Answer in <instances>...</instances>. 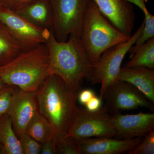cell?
Listing matches in <instances>:
<instances>
[{
    "label": "cell",
    "instance_id": "1",
    "mask_svg": "<svg viewBox=\"0 0 154 154\" xmlns=\"http://www.w3.org/2000/svg\"><path fill=\"white\" fill-rule=\"evenodd\" d=\"M79 91L58 76L48 75L36 92L38 113L52 126L57 139L65 137L68 132L76 113Z\"/></svg>",
    "mask_w": 154,
    "mask_h": 154
},
{
    "label": "cell",
    "instance_id": "2",
    "mask_svg": "<svg viewBox=\"0 0 154 154\" xmlns=\"http://www.w3.org/2000/svg\"><path fill=\"white\" fill-rule=\"evenodd\" d=\"M45 44L49 53L48 75L58 76L69 87L79 91L82 81H90L92 65L80 36L72 34L66 41L60 42L52 31Z\"/></svg>",
    "mask_w": 154,
    "mask_h": 154
},
{
    "label": "cell",
    "instance_id": "3",
    "mask_svg": "<svg viewBox=\"0 0 154 154\" xmlns=\"http://www.w3.org/2000/svg\"><path fill=\"white\" fill-rule=\"evenodd\" d=\"M49 53L45 44L23 51L0 66V79L7 85L36 92L48 75Z\"/></svg>",
    "mask_w": 154,
    "mask_h": 154
},
{
    "label": "cell",
    "instance_id": "4",
    "mask_svg": "<svg viewBox=\"0 0 154 154\" xmlns=\"http://www.w3.org/2000/svg\"><path fill=\"white\" fill-rule=\"evenodd\" d=\"M80 38L92 64L97 63L104 51L127 41L131 36L122 33L112 25L91 0L83 18Z\"/></svg>",
    "mask_w": 154,
    "mask_h": 154
},
{
    "label": "cell",
    "instance_id": "5",
    "mask_svg": "<svg viewBox=\"0 0 154 154\" xmlns=\"http://www.w3.org/2000/svg\"><path fill=\"white\" fill-rule=\"evenodd\" d=\"M144 20L133 35L127 41L110 47L102 53L99 60L92 65L91 81L92 85L100 84L99 97L102 99L107 88L117 81L122 63L126 54L141 35Z\"/></svg>",
    "mask_w": 154,
    "mask_h": 154
},
{
    "label": "cell",
    "instance_id": "6",
    "mask_svg": "<svg viewBox=\"0 0 154 154\" xmlns=\"http://www.w3.org/2000/svg\"><path fill=\"white\" fill-rule=\"evenodd\" d=\"M53 12L54 34L58 41L80 35L83 18L91 0H49Z\"/></svg>",
    "mask_w": 154,
    "mask_h": 154
},
{
    "label": "cell",
    "instance_id": "7",
    "mask_svg": "<svg viewBox=\"0 0 154 154\" xmlns=\"http://www.w3.org/2000/svg\"><path fill=\"white\" fill-rule=\"evenodd\" d=\"M111 115L105 107L90 111L78 106L74 119L65 137L75 140L91 137H114Z\"/></svg>",
    "mask_w": 154,
    "mask_h": 154
},
{
    "label": "cell",
    "instance_id": "8",
    "mask_svg": "<svg viewBox=\"0 0 154 154\" xmlns=\"http://www.w3.org/2000/svg\"><path fill=\"white\" fill-rule=\"evenodd\" d=\"M105 100L104 107L111 115L120 111L144 107L154 111V106L140 91L131 84L117 80L108 87L102 99Z\"/></svg>",
    "mask_w": 154,
    "mask_h": 154
},
{
    "label": "cell",
    "instance_id": "9",
    "mask_svg": "<svg viewBox=\"0 0 154 154\" xmlns=\"http://www.w3.org/2000/svg\"><path fill=\"white\" fill-rule=\"evenodd\" d=\"M0 21L8 28L24 51L45 44L53 31L34 25L15 11L1 5Z\"/></svg>",
    "mask_w": 154,
    "mask_h": 154
},
{
    "label": "cell",
    "instance_id": "10",
    "mask_svg": "<svg viewBox=\"0 0 154 154\" xmlns=\"http://www.w3.org/2000/svg\"><path fill=\"white\" fill-rule=\"evenodd\" d=\"M115 138L130 139L145 136L154 128V113H117L111 116Z\"/></svg>",
    "mask_w": 154,
    "mask_h": 154
},
{
    "label": "cell",
    "instance_id": "11",
    "mask_svg": "<svg viewBox=\"0 0 154 154\" xmlns=\"http://www.w3.org/2000/svg\"><path fill=\"white\" fill-rule=\"evenodd\" d=\"M38 111L36 92L17 88L7 113L17 136L25 132L29 122Z\"/></svg>",
    "mask_w": 154,
    "mask_h": 154
},
{
    "label": "cell",
    "instance_id": "12",
    "mask_svg": "<svg viewBox=\"0 0 154 154\" xmlns=\"http://www.w3.org/2000/svg\"><path fill=\"white\" fill-rule=\"evenodd\" d=\"M99 11L122 33L131 36L135 19L133 6L125 0H92Z\"/></svg>",
    "mask_w": 154,
    "mask_h": 154
},
{
    "label": "cell",
    "instance_id": "13",
    "mask_svg": "<svg viewBox=\"0 0 154 154\" xmlns=\"http://www.w3.org/2000/svg\"><path fill=\"white\" fill-rule=\"evenodd\" d=\"M81 154H119L129 152L141 141L140 137L119 139L113 137H91L77 140Z\"/></svg>",
    "mask_w": 154,
    "mask_h": 154
},
{
    "label": "cell",
    "instance_id": "14",
    "mask_svg": "<svg viewBox=\"0 0 154 154\" xmlns=\"http://www.w3.org/2000/svg\"><path fill=\"white\" fill-rule=\"evenodd\" d=\"M117 80L134 86L154 104V69L145 67H121Z\"/></svg>",
    "mask_w": 154,
    "mask_h": 154
},
{
    "label": "cell",
    "instance_id": "15",
    "mask_svg": "<svg viewBox=\"0 0 154 154\" xmlns=\"http://www.w3.org/2000/svg\"><path fill=\"white\" fill-rule=\"evenodd\" d=\"M40 28L53 30V12L49 0H33L15 11Z\"/></svg>",
    "mask_w": 154,
    "mask_h": 154
},
{
    "label": "cell",
    "instance_id": "16",
    "mask_svg": "<svg viewBox=\"0 0 154 154\" xmlns=\"http://www.w3.org/2000/svg\"><path fill=\"white\" fill-rule=\"evenodd\" d=\"M0 154H23L19 137L7 114L0 117Z\"/></svg>",
    "mask_w": 154,
    "mask_h": 154
},
{
    "label": "cell",
    "instance_id": "17",
    "mask_svg": "<svg viewBox=\"0 0 154 154\" xmlns=\"http://www.w3.org/2000/svg\"><path fill=\"white\" fill-rule=\"evenodd\" d=\"M23 51L9 29L0 21V66L12 60Z\"/></svg>",
    "mask_w": 154,
    "mask_h": 154
},
{
    "label": "cell",
    "instance_id": "18",
    "mask_svg": "<svg viewBox=\"0 0 154 154\" xmlns=\"http://www.w3.org/2000/svg\"><path fill=\"white\" fill-rule=\"evenodd\" d=\"M130 60L127 62L124 67H145L154 69V37L142 44L135 51Z\"/></svg>",
    "mask_w": 154,
    "mask_h": 154
},
{
    "label": "cell",
    "instance_id": "19",
    "mask_svg": "<svg viewBox=\"0 0 154 154\" xmlns=\"http://www.w3.org/2000/svg\"><path fill=\"white\" fill-rule=\"evenodd\" d=\"M25 132L42 144L55 133L49 122L38 111L29 122Z\"/></svg>",
    "mask_w": 154,
    "mask_h": 154
},
{
    "label": "cell",
    "instance_id": "20",
    "mask_svg": "<svg viewBox=\"0 0 154 154\" xmlns=\"http://www.w3.org/2000/svg\"><path fill=\"white\" fill-rule=\"evenodd\" d=\"M130 3L134 4L138 6L144 14L145 25L141 35L137 39L135 42L129 50L130 55L132 56L135 51L139 46L145 43L154 36V16L149 13L146 7V0H125Z\"/></svg>",
    "mask_w": 154,
    "mask_h": 154
},
{
    "label": "cell",
    "instance_id": "21",
    "mask_svg": "<svg viewBox=\"0 0 154 154\" xmlns=\"http://www.w3.org/2000/svg\"><path fill=\"white\" fill-rule=\"evenodd\" d=\"M17 88L5 85L0 89V117L8 113Z\"/></svg>",
    "mask_w": 154,
    "mask_h": 154
},
{
    "label": "cell",
    "instance_id": "22",
    "mask_svg": "<svg viewBox=\"0 0 154 154\" xmlns=\"http://www.w3.org/2000/svg\"><path fill=\"white\" fill-rule=\"evenodd\" d=\"M57 152L59 154H81L78 140L69 137L57 139Z\"/></svg>",
    "mask_w": 154,
    "mask_h": 154
},
{
    "label": "cell",
    "instance_id": "23",
    "mask_svg": "<svg viewBox=\"0 0 154 154\" xmlns=\"http://www.w3.org/2000/svg\"><path fill=\"white\" fill-rule=\"evenodd\" d=\"M19 137L23 154H38L41 152L40 143L30 137L26 132L20 135Z\"/></svg>",
    "mask_w": 154,
    "mask_h": 154
},
{
    "label": "cell",
    "instance_id": "24",
    "mask_svg": "<svg viewBox=\"0 0 154 154\" xmlns=\"http://www.w3.org/2000/svg\"><path fill=\"white\" fill-rule=\"evenodd\" d=\"M145 138L134 149L128 152L129 154H154V131L145 136Z\"/></svg>",
    "mask_w": 154,
    "mask_h": 154
},
{
    "label": "cell",
    "instance_id": "25",
    "mask_svg": "<svg viewBox=\"0 0 154 154\" xmlns=\"http://www.w3.org/2000/svg\"><path fill=\"white\" fill-rule=\"evenodd\" d=\"M57 136L54 133L45 142L42 143L40 153L42 154H54L57 153Z\"/></svg>",
    "mask_w": 154,
    "mask_h": 154
},
{
    "label": "cell",
    "instance_id": "26",
    "mask_svg": "<svg viewBox=\"0 0 154 154\" xmlns=\"http://www.w3.org/2000/svg\"><path fill=\"white\" fill-rule=\"evenodd\" d=\"M33 0H0V5L14 11Z\"/></svg>",
    "mask_w": 154,
    "mask_h": 154
},
{
    "label": "cell",
    "instance_id": "27",
    "mask_svg": "<svg viewBox=\"0 0 154 154\" xmlns=\"http://www.w3.org/2000/svg\"><path fill=\"white\" fill-rule=\"evenodd\" d=\"M95 92L91 89L80 90L78 96V101L81 105L85 106L93 97L96 96Z\"/></svg>",
    "mask_w": 154,
    "mask_h": 154
},
{
    "label": "cell",
    "instance_id": "28",
    "mask_svg": "<svg viewBox=\"0 0 154 154\" xmlns=\"http://www.w3.org/2000/svg\"><path fill=\"white\" fill-rule=\"evenodd\" d=\"M102 99L95 96L85 105L86 109L90 111H96L101 108Z\"/></svg>",
    "mask_w": 154,
    "mask_h": 154
},
{
    "label": "cell",
    "instance_id": "29",
    "mask_svg": "<svg viewBox=\"0 0 154 154\" xmlns=\"http://www.w3.org/2000/svg\"><path fill=\"white\" fill-rule=\"evenodd\" d=\"M5 85L4 84V83L0 79V89H1V88H2L3 87H4V86Z\"/></svg>",
    "mask_w": 154,
    "mask_h": 154
}]
</instances>
